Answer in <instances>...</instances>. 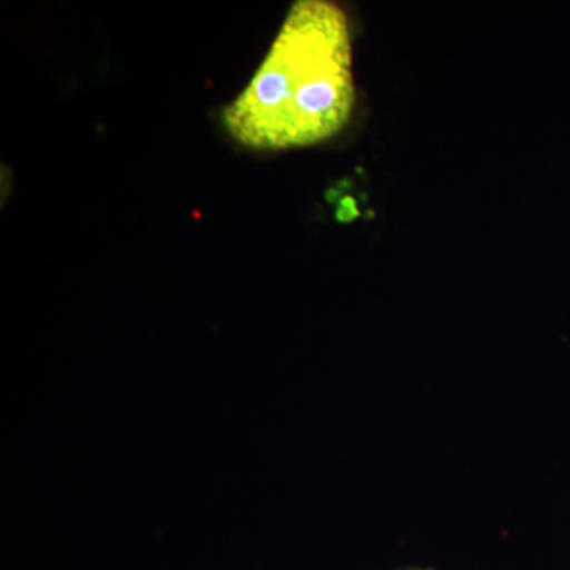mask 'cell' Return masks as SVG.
Segmentation results:
<instances>
[{
  "label": "cell",
  "instance_id": "cell-1",
  "mask_svg": "<svg viewBox=\"0 0 570 570\" xmlns=\"http://www.w3.org/2000/svg\"><path fill=\"white\" fill-rule=\"evenodd\" d=\"M354 104L346 11L328 0H298L223 122L247 148H303L340 132Z\"/></svg>",
  "mask_w": 570,
  "mask_h": 570
}]
</instances>
